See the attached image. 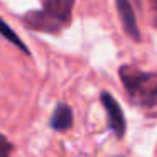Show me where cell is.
<instances>
[{
  "label": "cell",
  "instance_id": "obj_6",
  "mask_svg": "<svg viewBox=\"0 0 157 157\" xmlns=\"http://www.w3.org/2000/svg\"><path fill=\"white\" fill-rule=\"evenodd\" d=\"M73 125V113L71 108L68 105H58L52 113V118H51V127L54 130H68L69 127Z\"/></svg>",
  "mask_w": 157,
  "mask_h": 157
},
{
  "label": "cell",
  "instance_id": "obj_1",
  "mask_svg": "<svg viewBox=\"0 0 157 157\" xmlns=\"http://www.w3.org/2000/svg\"><path fill=\"white\" fill-rule=\"evenodd\" d=\"M120 78L128 95L135 101L145 105L157 101V73H145L132 66H122Z\"/></svg>",
  "mask_w": 157,
  "mask_h": 157
},
{
  "label": "cell",
  "instance_id": "obj_8",
  "mask_svg": "<svg viewBox=\"0 0 157 157\" xmlns=\"http://www.w3.org/2000/svg\"><path fill=\"white\" fill-rule=\"evenodd\" d=\"M10 152H12V144L9 142V139L0 133V157H10Z\"/></svg>",
  "mask_w": 157,
  "mask_h": 157
},
{
  "label": "cell",
  "instance_id": "obj_3",
  "mask_svg": "<svg viewBox=\"0 0 157 157\" xmlns=\"http://www.w3.org/2000/svg\"><path fill=\"white\" fill-rule=\"evenodd\" d=\"M24 22L29 25L31 29L36 31H42V32H58L63 27L61 22H58L54 17L48 14L46 10H32L27 12L24 15Z\"/></svg>",
  "mask_w": 157,
  "mask_h": 157
},
{
  "label": "cell",
  "instance_id": "obj_7",
  "mask_svg": "<svg viewBox=\"0 0 157 157\" xmlns=\"http://www.w3.org/2000/svg\"><path fill=\"white\" fill-rule=\"evenodd\" d=\"M0 34L4 36V37L7 39V41H10L12 44H15V46H17L19 49H22V51H24V52H29V49L25 48V44H24V42L21 41V39H19V36L15 34V32L12 31L10 27H9V25L5 24V22L2 21V19H0Z\"/></svg>",
  "mask_w": 157,
  "mask_h": 157
},
{
  "label": "cell",
  "instance_id": "obj_11",
  "mask_svg": "<svg viewBox=\"0 0 157 157\" xmlns=\"http://www.w3.org/2000/svg\"><path fill=\"white\" fill-rule=\"evenodd\" d=\"M137 2H140V0H137Z\"/></svg>",
  "mask_w": 157,
  "mask_h": 157
},
{
  "label": "cell",
  "instance_id": "obj_5",
  "mask_svg": "<svg viewBox=\"0 0 157 157\" xmlns=\"http://www.w3.org/2000/svg\"><path fill=\"white\" fill-rule=\"evenodd\" d=\"M73 7H75V0H42V10H46L63 25L69 22Z\"/></svg>",
  "mask_w": 157,
  "mask_h": 157
},
{
  "label": "cell",
  "instance_id": "obj_4",
  "mask_svg": "<svg viewBox=\"0 0 157 157\" xmlns=\"http://www.w3.org/2000/svg\"><path fill=\"white\" fill-rule=\"evenodd\" d=\"M101 101L106 108V113H108V122L110 127L115 130L117 137H122L123 132H125V118H123V113L120 105L117 103V100L113 98L108 93H103L101 95Z\"/></svg>",
  "mask_w": 157,
  "mask_h": 157
},
{
  "label": "cell",
  "instance_id": "obj_9",
  "mask_svg": "<svg viewBox=\"0 0 157 157\" xmlns=\"http://www.w3.org/2000/svg\"><path fill=\"white\" fill-rule=\"evenodd\" d=\"M149 2H150V5H152V9L157 10V0H149Z\"/></svg>",
  "mask_w": 157,
  "mask_h": 157
},
{
  "label": "cell",
  "instance_id": "obj_10",
  "mask_svg": "<svg viewBox=\"0 0 157 157\" xmlns=\"http://www.w3.org/2000/svg\"><path fill=\"white\" fill-rule=\"evenodd\" d=\"M155 25H157V19H155Z\"/></svg>",
  "mask_w": 157,
  "mask_h": 157
},
{
  "label": "cell",
  "instance_id": "obj_2",
  "mask_svg": "<svg viewBox=\"0 0 157 157\" xmlns=\"http://www.w3.org/2000/svg\"><path fill=\"white\" fill-rule=\"evenodd\" d=\"M117 5V12H118L120 22L123 25V31L133 39V41H140V31H139V24H137V17L133 7L130 4V0H115Z\"/></svg>",
  "mask_w": 157,
  "mask_h": 157
}]
</instances>
